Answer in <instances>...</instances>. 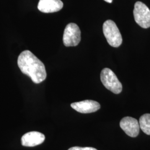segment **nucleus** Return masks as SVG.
Masks as SVG:
<instances>
[{"instance_id":"obj_1","label":"nucleus","mask_w":150,"mask_h":150,"mask_svg":"<svg viewBox=\"0 0 150 150\" xmlns=\"http://www.w3.org/2000/svg\"><path fill=\"white\" fill-rule=\"evenodd\" d=\"M17 64L22 72L31 78L35 83L45 80L46 71L43 62L28 50L22 52L17 59Z\"/></svg>"},{"instance_id":"obj_2","label":"nucleus","mask_w":150,"mask_h":150,"mask_svg":"<svg viewBox=\"0 0 150 150\" xmlns=\"http://www.w3.org/2000/svg\"><path fill=\"white\" fill-rule=\"evenodd\" d=\"M103 32L107 42L112 47H118L122 44V36L115 22L110 20L105 22Z\"/></svg>"},{"instance_id":"obj_3","label":"nucleus","mask_w":150,"mask_h":150,"mask_svg":"<svg viewBox=\"0 0 150 150\" xmlns=\"http://www.w3.org/2000/svg\"><path fill=\"white\" fill-rule=\"evenodd\" d=\"M100 77L102 84L108 90L115 94L121 92L122 84L112 70L108 68L103 69L101 72Z\"/></svg>"},{"instance_id":"obj_4","label":"nucleus","mask_w":150,"mask_h":150,"mask_svg":"<svg viewBox=\"0 0 150 150\" xmlns=\"http://www.w3.org/2000/svg\"><path fill=\"white\" fill-rule=\"evenodd\" d=\"M134 16L136 22L144 28L150 27V10L145 4L137 1L134 4Z\"/></svg>"},{"instance_id":"obj_5","label":"nucleus","mask_w":150,"mask_h":150,"mask_svg":"<svg viewBox=\"0 0 150 150\" xmlns=\"http://www.w3.org/2000/svg\"><path fill=\"white\" fill-rule=\"evenodd\" d=\"M81 31L80 28L74 23H69L65 27L63 42L66 47L76 46L81 41Z\"/></svg>"},{"instance_id":"obj_6","label":"nucleus","mask_w":150,"mask_h":150,"mask_svg":"<svg viewBox=\"0 0 150 150\" xmlns=\"http://www.w3.org/2000/svg\"><path fill=\"white\" fill-rule=\"evenodd\" d=\"M120 126L123 131L131 137H136L139 134V124L136 118L125 117L121 120Z\"/></svg>"},{"instance_id":"obj_7","label":"nucleus","mask_w":150,"mask_h":150,"mask_svg":"<svg viewBox=\"0 0 150 150\" xmlns=\"http://www.w3.org/2000/svg\"><path fill=\"white\" fill-rule=\"evenodd\" d=\"M71 106L76 111L82 113L94 112L100 108V104L93 100H84L71 103Z\"/></svg>"},{"instance_id":"obj_8","label":"nucleus","mask_w":150,"mask_h":150,"mask_svg":"<svg viewBox=\"0 0 150 150\" xmlns=\"http://www.w3.org/2000/svg\"><path fill=\"white\" fill-rule=\"evenodd\" d=\"M45 139V136L37 131L29 132L24 134L21 138L22 145L26 147H34L41 144Z\"/></svg>"},{"instance_id":"obj_9","label":"nucleus","mask_w":150,"mask_h":150,"mask_svg":"<svg viewBox=\"0 0 150 150\" xmlns=\"http://www.w3.org/2000/svg\"><path fill=\"white\" fill-rule=\"evenodd\" d=\"M63 6L61 0H40L38 7L39 11L43 13H53L61 10Z\"/></svg>"},{"instance_id":"obj_10","label":"nucleus","mask_w":150,"mask_h":150,"mask_svg":"<svg viewBox=\"0 0 150 150\" xmlns=\"http://www.w3.org/2000/svg\"><path fill=\"white\" fill-rule=\"evenodd\" d=\"M139 127L146 134L150 135V114L146 113L139 118Z\"/></svg>"},{"instance_id":"obj_11","label":"nucleus","mask_w":150,"mask_h":150,"mask_svg":"<svg viewBox=\"0 0 150 150\" xmlns=\"http://www.w3.org/2000/svg\"><path fill=\"white\" fill-rule=\"evenodd\" d=\"M68 150H97L95 148L93 147H78V146H75L70 148Z\"/></svg>"},{"instance_id":"obj_12","label":"nucleus","mask_w":150,"mask_h":150,"mask_svg":"<svg viewBox=\"0 0 150 150\" xmlns=\"http://www.w3.org/2000/svg\"><path fill=\"white\" fill-rule=\"evenodd\" d=\"M104 1H105L106 2H107L108 3H112L113 0H104Z\"/></svg>"}]
</instances>
